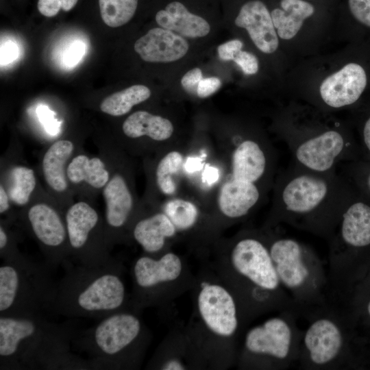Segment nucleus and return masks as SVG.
<instances>
[{
    "instance_id": "2f4dec72",
    "label": "nucleus",
    "mask_w": 370,
    "mask_h": 370,
    "mask_svg": "<svg viewBox=\"0 0 370 370\" xmlns=\"http://www.w3.org/2000/svg\"><path fill=\"white\" fill-rule=\"evenodd\" d=\"M164 213L168 217L177 230H185L192 227L197 222L198 210L192 202L175 199L167 202Z\"/></svg>"
},
{
    "instance_id": "c85d7f7f",
    "label": "nucleus",
    "mask_w": 370,
    "mask_h": 370,
    "mask_svg": "<svg viewBox=\"0 0 370 370\" xmlns=\"http://www.w3.org/2000/svg\"><path fill=\"white\" fill-rule=\"evenodd\" d=\"M11 185L8 193L10 199L18 206L26 205L36 186L33 169L25 166H16L11 171Z\"/></svg>"
},
{
    "instance_id": "aec40b11",
    "label": "nucleus",
    "mask_w": 370,
    "mask_h": 370,
    "mask_svg": "<svg viewBox=\"0 0 370 370\" xmlns=\"http://www.w3.org/2000/svg\"><path fill=\"white\" fill-rule=\"evenodd\" d=\"M189 48L180 35L162 27H156L138 39L134 50L149 62H170L184 57Z\"/></svg>"
},
{
    "instance_id": "4be33fe9",
    "label": "nucleus",
    "mask_w": 370,
    "mask_h": 370,
    "mask_svg": "<svg viewBox=\"0 0 370 370\" xmlns=\"http://www.w3.org/2000/svg\"><path fill=\"white\" fill-rule=\"evenodd\" d=\"M156 21L161 27L187 38L204 37L210 31L209 23L204 18L188 12L178 1L171 2L164 10L158 11Z\"/></svg>"
},
{
    "instance_id": "20e7f679",
    "label": "nucleus",
    "mask_w": 370,
    "mask_h": 370,
    "mask_svg": "<svg viewBox=\"0 0 370 370\" xmlns=\"http://www.w3.org/2000/svg\"><path fill=\"white\" fill-rule=\"evenodd\" d=\"M280 136L295 166L317 173L337 170L339 164L364 160L358 141L336 123L332 127L287 123Z\"/></svg>"
},
{
    "instance_id": "a19ab883",
    "label": "nucleus",
    "mask_w": 370,
    "mask_h": 370,
    "mask_svg": "<svg viewBox=\"0 0 370 370\" xmlns=\"http://www.w3.org/2000/svg\"><path fill=\"white\" fill-rule=\"evenodd\" d=\"M364 160H370V114L366 116L360 127V140Z\"/></svg>"
},
{
    "instance_id": "de8ad7c7",
    "label": "nucleus",
    "mask_w": 370,
    "mask_h": 370,
    "mask_svg": "<svg viewBox=\"0 0 370 370\" xmlns=\"http://www.w3.org/2000/svg\"><path fill=\"white\" fill-rule=\"evenodd\" d=\"M164 370H182L184 369V365L177 359H171L165 362L161 367Z\"/></svg>"
},
{
    "instance_id": "f03ea898",
    "label": "nucleus",
    "mask_w": 370,
    "mask_h": 370,
    "mask_svg": "<svg viewBox=\"0 0 370 370\" xmlns=\"http://www.w3.org/2000/svg\"><path fill=\"white\" fill-rule=\"evenodd\" d=\"M76 331L44 315H0V369H91L70 351Z\"/></svg>"
},
{
    "instance_id": "79ce46f5",
    "label": "nucleus",
    "mask_w": 370,
    "mask_h": 370,
    "mask_svg": "<svg viewBox=\"0 0 370 370\" xmlns=\"http://www.w3.org/2000/svg\"><path fill=\"white\" fill-rule=\"evenodd\" d=\"M38 116L46 130L50 134H56L58 130V124L53 117V112L46 106H41L38 110Z\"/></svg>"
},
{
    "instance_id": "7c9ffc66",
    "label": "nucleus",
    "mask_w": 370,
    "mask_h": 370,
    "mask_svg": "<svg viewBox=\"0 0 370 370\" xmlns=\"http://www.w3.org/2000/svg\"><path fill=\"white\" fill-rule=\"evenodd\" d=\"M183 162L180 153L173 151L165 155L159 162L156 172V182L159 189L165 195H173L176 184L173 175L180 170Z\"/></svg>"
},
{
    "instance_id": "a878e982",
    "label": "nucleus",
    "mask_w": 370,
    "mask_h": 370,
    "mask_svg": "<svg viewBox=\"0 0 370 370\" xmlns=\"http://www.w3.org/2000/svg\"><path fill=\"white\" fill-rule=\"evenodd\" d=\"M68 181L73 184L85 183L95 189H103L110 179L104 162L85 154L74 156L66 166Z\"/></svg>"
},
{
    "instance_id": "9b49d317",
    "label": "nucleus",
    "mask_w": 370,
    "mask_h": 370,
    "mask_svg": "<svg viewBox=\"0 0 370 370\" xmlns=\"http://www.w3.org/2000/svg\"><path fill=\"white\" fill-rule=\"evenodd\" d=\"M345 348L339 318L323 314L312 319L301 334L299 358L305 368L328 369L340 364Z\"/></svg>"
},
{
    "instance_id": "9d476101",
    "label": "nucleus",
    "mask_w": 370,
    "mask_h": 370,
    "mask_svg": "<svg viewBox=\"0 0 370 370\" xmlns=\"http://www.w3.org/2000/svg\"><path fill=\"white\" fill-rule=\"evenodd\" d=\"M301 338L292 317L283 315L251 328L244 345L249 354L268 359L274 367L284 369L299 358Z\"/></svg>"
},
{
    "instance_id": "39448f33",
    "label": "nucleus",
    "mask_w": 370,
    "mask_h": 370,
    "mask_svg": "<svg viewBox=\"0 0 370 370\" xmlns=\"http://www.w3.org/2000/svg\"><path fill=\"white\" fill-rule=\"evenodd\" d=\"M56 288L47 267L19 252L0 266V315L51 312Z\"/></svg>"
},
{
    "instance_id": "a211bd4d",
    "label": "nucleus",
    "mask_w": 370,
    "mask_h": 370,
    "mask_svg": "<svg viewBox=\"0 0 370 370\" xmlns=\"http://www.w3.org/2000/svg\"><path fill=\"white\" fill-rule=\"evenodd\" d=\"M102 193L106 205L105 232L110 246L127 223L134 201L125 178L119 173L110 177Z\"/></svg>"
},
{
    "instance_id": "dca6fc26",
    "label": "nucleus",
    "mask_w": 370,
    "mask_h": 370,
    "mask_svg": "<svg viewBox=\"0 0 370 370\" xmlns=\"http://www.w3.org/2000/svg\"><path fill=\"white\" fill-rule=\"evenodd\" d=\"M367 83L363 67L356 63H349L322 82L320 97L323 103L332 108L352 106L360 99Z\"/></svg>"
},
{
    "instance_id": "2eb2a0df",
    "label": "nucleus",
    "mask_w": 370,
    "mask_h": 370,
    "mask_svg": "<svg viewBox=\"0 0 370 370\" xmlns=\"http://www.w3.org/2000/svg\"><path fill=\"white\" fill-rule=\"evenodd\" d=\"M274 166L275 153L271 147L247 138L240 142L233 151L232 180L257 185L265 181L269 182L273 174Z\"/></svg>"
},
{
    "instance_id": "cd10ccee",
    "label": "nucleus",
    "mask_w": 370,
    "mask_h": 370,
    "mask_svg": "<svg viewBox=\"0 0 370 370\" xmlns=\"http://www.w3.org/2000/svg\"><path fill=\"white\" fill-rule=\"evenodd\" d=\"M151 96L149 88L143 85H133L106 97L100 105L101 110L109 115L119 116L128 113L133 106Z\"/></svg>"
},
{
    "instance_id": "393cba45",
    "label": "nucleus",
    "mask_w": 370,
    "mask_h": 370,
    "mask_svg": "<svg viewBox=\"0 0 370 370\" xmlns=\"http://www.w3.org/2000/svg\"><path fill=\"white\" fill-rule=\"evenodd\" d=\"M281 8L271 12L278 36L283 40L295 37L301 28L304 21L314 14V6L303 0H282Z\"/></svg>"
},
{
    "instance_id": "0eeeda50",
    "label": "nucleus",
    "mask_w": 370,
    "mask_h": 370,
    "mask_svg": "<svg viewBox=\"0 0 370 370\" xmlns=\"http://www.w3.org/2000/svg\"><path fill=\"white\" fill-rule=\"evenodd\" d=\"M267 242L280 284L290 293L293 304L306 306L318 302L325 278L312 249L296 239L278 234H271Z\"/></svg>"
},
{
    "instance_id": "473e14b6",
    "label": "nucleus",
    "mask_w": 370,
    "mask_h": 370,
    "mask_svg": "<svg viewBox=\"0 0 370 370\" xmlns=\"http://www.w3.org/2000/svg\"><path fill=\"white\" fill-rule=\"evenodd\" d=\"M337 169L360 193L370 199V160L345 162L339 164Z\"/></svg>"
},
{
    "instance_id": "e433bc0d",
    "label": "nucleus",
    "mask_w": 370,
    "mask_h": 370,
    "mask_svg": "<svg viewBox=\"0 0 370 370\" xmlns=\"http://www.w3.org/2000/svg\"><path fill=\"white\" fill-rule=\"evenodd\" d=\"M202 79L201 69L194 68L184 74L181 79V84L188 93L197 95L198 85Z\"/></svg>"
},
{
    "instance_id": "f3484780",
    "label": "nucleus",
    "mask_w": 370,
    "mask_h": 370,
    "mask_svg": "<svg viewBox=\"0 0 370 370\" xmlns=\"http://www.w3.org/2000/svg\"><path fill=\"white\" fill-rule=\"evenodd\" d=\"M182 271L181 259L174 253L164 254L158 259L149 256L139 257L133 266L134 280L139 297L145 299L160 284L175 280Z\"/></svg>"
},
{
    "instance_id": "4468645a",
    "label": "nucleus",
    "mask_w": 370,
    "mask_h": 370,
    "mask_svg": "<svg viewBox=\"0 0 370 370\" xmlns=\"http://www.w3.org/2000/svg\"><path fill=\"white\" fill-rule=\"evenodd\" d=\"M197 308L213 334L229 338L236 332L239 324L236 303L225 287L217 284L204 285L198 294Z\"/></svg>"
},
{
    "instance_id": "c756f323",
    "label": "nucleus",
    "mask_w": 370,
    "mask_h": 370,
    "mask_svg": "<svg viewBox=\"0 0 370 370\" xmlns=\"http://www.w3.org/2000/svg\"><path fill=\"white\" fill-rule=\"evenodd\" d=\"M101 17L106 25L118 27L134 16L138 0H99Z\"/></svg>"
},
{
    "instance_id": "a18cd8bd",
    "label": "nucleus",
    "mask_w": 370,
    "mask_h": 370,
    "mask_svg": "<svg viewBox=\"0 0 370 370\" xmlns=\"http://www.w3.org/2000/svg\"><path fill=\"white\" fill-rule=\"evenodd\" d=\"M202 166V159L199 157H188L184 164V169L189 173L201 170Z\"/></svg>"
},
{
    "instance_id": "5701e85b",
    "label": "nucleus",
    "mask_w": 370,
    "mask_h": 370,
    "mask_svg": "<svg viewBox=\"0 0 370 370\" xmlns=\"http://www.w3.org/2000/svg\"><path fill=\"white\" fill-rule=\"evenodd\" d=\"M177 229L164 212L154 214L139 220L134 226V240L148 254L160 251L166 238L175 235Z\"/></svg>"
},
{
    "instance_id": "f8f14e48",
    "label": "nucleus",
    "mask_w": 370,
    "mask_h": 370,
    "mask_svg": "<svg viewBox=\"0 0 370 370\" xmlns=\"http://www.w3.org/2000/svg\"><path fill=\"white\" fill-rule=\"evenodd\" d=\"M329 241L334 264L370 248V199L357 188Z\"/></svg>"
},
{
    "instance_id": "58836bf2",
    "label": "nucleus",
    "mask_w": 370,
    "mask_h": 370,
    "mask_svg": "<svg viewBox=\"0 0 370 370\" xmlns=\"http://www.w3.org/2000/svg\"><path fill=\"white\" fill-rule=\"evenodd\" d=\"M243 43L238 39L227 41L219 46L218 55L221 60L227 61L234 60L236 54L241 51Z\"/></svg>"
},
{
    "instance_id": "412c9836",
    "label": "nucleus",
    "mask_w": 370,
    "mask_h": 370,
    "mask_svg": "<svg viewBox=\"0 0 370 370\" xmlns=\"http://www.w3.org/2000/svg\"><path fill=\"white\" fill-rule=\"evenodd\" d=\"M262 189L256 184L232 180L221 187L219 196L221 212L230 219H241L257 206Z\"/></svg>"
},
{
    "instance_id": "423d86ee",
    "label": "nucleus",
    "mask_w": 370,
    "mask_h": 370,
    "mask_svg": "<svg viewBox=\"0 0 370 370\" xmlns=\"http://www.w3.org/2000/svg\"><path fill=\"white\" fill-rule=\"evenodd\" d=\"M140 319L127 310L114 312L92 327L76 331L72 345L87 354L91 369L122 367L143 334Z\"/></svg>"
},
{
    "instance_id": "09e8293b",
    "label": "nucleus",
    "mask_w": 370,
    "mask_h": 370,
    "mask_svg": "<svg viewBox=\"0 0 370 370\" xmlns=\"http://www.w3.org/2000/svg\"><path fill=\"white\" fill-rule=\"evenodd\" d=\"M366 313L368 317L370 319V299H369L366 305Z\"/></svg>"
},
{
    "instance_id": "b1692460",
    "label": "nucleus",
    "mask_w": 370,
    "mask_h": 370,
    "mask_svg": "<svg viewBox=\"0 0 370 370\" xmlns=\"http://www.w3.org/2000/svg\"><path fill=\"white\" fill-rule=\"evenodd\" d=\"M75 145L69 140H58L45 151L42 160L45 180L53 191L61 193L68 188L66 164L71 157Z\"/></svg>"
},
{
    "instance_id": "f257e3e1",
    "label": "nucleus",
    "mask_w": 370,
    "mask_h": 370,
    "mask_svg": "<svg viewBox=\"0 0 370 370\" xmlns=\"http://www.w3.org/2000/svg\"><path fill=\"white\" fill-rule=\"evenodd\" d=\"M356 190L337 170L317 173L292 163L275 180L269 223H286L330 240Z\"/></svg>"
},
{
    "instance_id": "6ab92c4d",
    "label": "nucleus",
    "mask_w": 370,
    "mask_h": 370,
    "mask_svg": "<svg viewBox=\"0 0 370 370\" xmlns=\"http://www.w3.org/2000/svg\"><path fill=\"white\" fill-rule=\"evenodd\" d=\"M237 27L245 29L256 47L264 53L275 52L279 45L278 36L271 13L260 0H251L241 8L234 21Z\"/></svg>"
},
{
    "instance_id": "49530a36",
    "label": "nucleus",
    "mask_w": 370,
    "mask_h": 370,
    "mask_svg": "<svg viewBox=\"0 0 370 370\" xmlns=\"http://www.w3.org/2000/svg\"><path fill=\"white\" fill-rule=\"evenodd\" d=\"M10 197L4 186H0V213L4 214L10 208Z\"/></svg>"
},
{
    "instance_id": "6e6552de",
    "label": "nucleus",
    "mask_w": 370,
    "mask_h": 370,
    "mask_svg": "<svg viewBox=\"0 0 370 370\" xmlns=\"http://www.w3.org/2000/svg\"><path fill=\"white\" fill-rule=\"evenodd\" d=\"M230 262L241 278L279 306H293V301L280 284L267 239L254 235L241 237L232 249Z\"/></svg>"
},
{
    "instance_id": "7ed1b4c3",
    "label": "nucleus",
    "mask_w": 370,
    "mask_h": 370,
    "mask_svg": "<svg viewBox=\"0 0 370 370\" xmlns=\"http://www.w3.org/2000/svg\"><path fill=\"white\" fill-rule=\"evenodd\" d=\"M65 273L56 284L51 313L69 318L99 320L125 310L127 295L118 262L99 267L66 261Z\"/></svg>"
},
{
    "instance_id": "bb28decb",
    "label": "nucleus",
    "mask_w": 370,
    "mask_h": 370,
    "mask_svg": "<svg viewBox=\"0 0 370 370\" xmlns=\"http://www.w3.org/2000/svg\"><path fill=\"white\" fill-rule=\"evenodd\" d=\"M123 132L130 138L147 136L162 141L169 138L173 132L172 123L167 119L147 111H137L130 115L123 123Z\"/></svg>"
},
{
    "instance_id": "c03bdc74",
    "label": "nucleus",
    "mask_w": 370,
    "mask_h": 370,
    "mask_svg": "<svg viewBox=\"0 0 370 370\" xmlns=\"http://www.w3.org/2000/svg\"><path fill=\"white\" fill-rule=\"evenodd\" d=\"M219 170L214 166L206 165L201 175L202 182L208 185H212L219 180Z\"/></svg>"
},
{
    "instance_id": "f704fd0d",
    "label": "nucleus",
    "mask_w": 370,
    "mask_h": 370,
    "mask_svg": "<svg viewBox=\"0 0 370 370\" xmlns=\"http://www.w3.org/2000/svg\"><path fill=\"white\" fill-rule=\"evenodd\" d=\"M348 5L354 18L370 27V0H348Z\"/></svg>"
},
{
    "instance_id": "72a5a7b5",
    "label": "nucleus",
    "mask_w": 370,
    "mask_h": 370,
    "mask_svg": "<svg viewBox=\"0 0 370 370\" xmlns=\"http://www.w3.org/2000/svg\"><path fill=\"white\" fill-rule=\"evenodd\" d=\"M78 0H38L39 12L46 17L56 16L60 10L69 12L77 4Z\"/></svg>"
},
{
    "instance_id": "37998d69",
    "label": "nucleus",
    "mask_w": 370,
    "mask_h": 370,
    "mask_svg": "<svg viewBox=\"0 0 370 370\" xmlns=\"http://www.w3.org/2000/svg\"><path fill=\"white\" fill-rule=\"evenodd\" d=\"M18 47L12 42H8L1 45V64H6L13 61L18 56Z\"/></svg>"
},
{
    "instance_id": "1a4fd4ad",
    "label": "nucleus",
    "mask_w": 370,
    "mask_h": 370,
    "mask_svg": "<svg viewBox=\"0 0 370 370\" xmlns=\"http://www.w3.org/2000/svg\"><path fill=\"white\" fill-rule=\"evenodd\" d=\"M71 256L77 264L99 267L116 263L110 255L104 222L85 201L71 205L64 214Z\"/></svg>"
},
{
    "instance_id": "c9c22d12",
    "label": "nucleus",
    "mask_w": 370,
    "mask_h": 370,
    "mask_svg": "<svg viewBox=\"0 0 370 370\" xmlns=\"http://www.w3.org/2000/svg\"><path fill=\"white\" fill-rule=\"evenodd\" d=\"M234 61L246 75H254L258 71V59L250 52L240 51L235 56Z\"/></svg>"
},
{
    "instance_id": "4c0bfd02",
    "label": "nucleus",
    "mask_w": 370,
    "mask_h": 370,
    "mask_svg": "<svg viewBox=\"0 0 370 370\" xmlns=\"http://www.w3.org/2000/svg\"><path fill=\"white\" fill-rule=\"evenodd\" d=\"M86 46L79 41H75L68 47L63 56L62 60L68 66L77 64L85 53Z\"/></svg>"
},
{
    "instance_id": "ddd939ff",
    "label": "nucleus",
    "mask_w": 370,
    "mask_h": 370,
    "mask_svg": "<svg viewBox=\"0 0 370 370\" xmlns=\"http://www.w3.org/2000/svg\"><path fill=\"white\" fill-rule=\"evenodd\" d=\"M24 221L42 251L50 267L63 264L71 256L64 217L46 203H36Z\"/></svg>"
},
{
    "instance_id": "ea45409f",
    "label": "nucleus",
    "mask_w": 370,
    "mask_h": 370,
    "mask_svg": "<svg viewBox=\"0 0 370 370\" xmlns=\"http://www.w3.org/2000/svg\"><path fill=\"white\" fill-rule=\"evenodd\" d=\"M221 86V82L217 77L203 78L197 87V95L200 98H206L217 92Z\"/></svg>"
}]
</instances>
